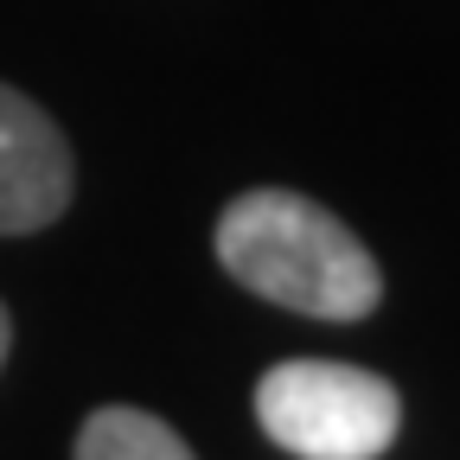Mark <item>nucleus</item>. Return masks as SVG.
<instances>
[{
    "instance_id": "1",
    "label": "nucleus",
    "mask_w": 460,
    "mask_h": 460,
    "mask_svg": "<svg viewBox=\"0 0 460 460\" xmlns=\"http://www.w3.org/2000/svg\"><path fill=\"white\" fill-rule=\"evenodd\" d=\"M211 250L224 275L256 301L301 320H365L384 301V269L358 243V230L320 199L288 186H250L217 211Z\"/></svg>"
},
{
    "instance_id": "2",
    "label": "nucleus",
    "mask_w": 460,
    "mask_h": 460,
    "mask_svg": "<svg viewBox=\"0 0 460 460\" xmlns=\"http://www.w3.org/2000/svg\"><path fill=\"white\" fill-rule=\"evenodd\" d=\"M256 422L295 460H377L396 441L402 402L377 371L332 358H281L256 384Z\"/></svg>"
},
{
    "instance_id": "3",
    "label": "nucleus",
    "mask_w": 460,
    "mask_h": 460,
    "mask_svg": "<svg viewBox=\"0 0 460 460\" xmlns=\"http://www.w3.org/2000/svg\"><path fill=\"white\" fill-rule=\"evenodd\" d=\"M77 192V160L71 141L51 115L0 84V237H32V230L58 224Z\"/></svg>"
},
{
    "instance_id": "4",
    "label": "nucleus",
    "mask_w": 460,
    "mask_h": 460,
    "mask_svg": "<svg viewBox=\"0 0 460 460\" xmlns=\"http://www.w3.org/2000/svg\"><path fill=\"white\" fill-rule=\"evenodd\" d=\"M71 460H199V454L172 435L160 416L128 410V402H109V410H96V416L77 429Z\"/></svg>"
},
{
    "instance_id": "5",
    "label": "nucleus",
    "mask_w": 460,
    "mask_h": 460,
    "mask_svg": "<svg viewBox=\"0 0 460 460\" xmlns=\"http://www.w3.org/2000/svg\"><path fill=\"white\" fill-rule=\"evenodd\" d=\"M7 352H13V314H7V301H0V365H7Z\"/></svg>"
}]
</instances>
